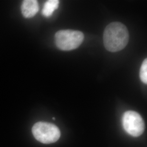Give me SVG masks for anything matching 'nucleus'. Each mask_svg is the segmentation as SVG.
I'll return each mask as SVG.
<instances>
[{"mask_svg":"<svg viewBox=\"0 0 147 147\" xmlns=\"http://www.w3.org/2000/svg\"><path fill=\"white\" fill-rule=\"evenodd\" d=\"M104 44L107 50L118 52L125 47L129 41V32L121 22H114L108 25L104 32Z\"/></svg>","mask_w":147,"mask_h":147,"instance_id":"obj_1","label":"nucleus"},{"mask_svg":"<svg viewBox=\"0 0 147 147\" xmlns=\"http://www.w3.org/2000/svg\"><path fill=\"white\" fill-rule=\"evenodd\" d=\"M55 39L58 49L63 51H70L80 47L84 41V35L79 31L63 30L56 32Z\"/></svg>","mask_w":147,"mask_h":147,"instance_id":"obj_2","label":"nucleus"},{"mask_svg":"<svg viewBox=\"0 0 147 147\" xmlns=\"http://www.w3.org/2000/svg\"><path fill=\"white\" fill-rule=\"evenodd\" d=\"M32 131L35 138L44 144H50L57 141L61 137V131L55 124L39 121L32 127Z\"/></svg>","mask_w":147,"mask_h":147,"instance_id":"obj_3","label":"nucleus"},{"mask_svg":"<svg viewBox=\"0 0 147 147\" xmlns=\"http://www.w3.org/2000/svg\"><path fill=\"white\" fill-rule=\"evenodd\" d=\"M122 124L125 131L132 136H140L144 131L145 125L142 117L134 111H127L123 114Z\"/></svg>","mask_w":147,"mask_h":147,"instance_id":"obj_4","label":"nucleus"},{"mask_svg":"<svg viewBox=\"0 0 147 147\" xmlns=\"http://www.w3.org/2000/svg\"><path fill=\"white\" fill-rule=\"evenodd\" d=\"M39 5L36 0H25L21 5V11L23 16L26 18H32L39 11Z\"/></svg>","mask_w":147,"mask_h":147,"instance_id":"obj_5","label":"nucleus"},{"mask_svg":"<svg viewBox=\"0 0 147 147\" xmlns=\"http://www.w3.org/2000/svg\"><path fill=\"white\" fill-rule=\"evenodd\" d=\"M59 1L58 0H49L47 1L42 9V15L45 17H50L52 16L55 10L58 9Z\"/></svg>","mask_w":147,"mask_h":147,"instance_id":"obj_6","label":"nucleus"},{"mask_svg":"<svg viewBox=\"0 0 147 147\" xmlns=\"http://www.w3.org/2000/svg\"><path fill=\"white\" fill-rule=\"evenodd\" d=\"M140 77L142 82L145 84H147V59H145L142 63L140 72Z\"/></svg>","mask_w":147,"mask_h":147,"instance_id":"obj_7","label":"nucleus"}]
</instances>
